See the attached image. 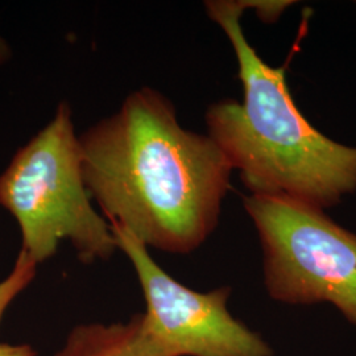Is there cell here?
<instances>
[{"label": "cell", "instance_id": "obj_3", "mask_svg": "<svg viewBox=\"0 0 356 356\" xmlns=\"http://www.w3.org/2000/svg\"><path fill=\"white\" fill-rule=\"evenodd\" d=\"M0 206L17 222L22 251L38 266L63 242H70L86 264L108 260L118 250L108 220L92 206L67 102L0 175Z\"/></svg>", "mask_w": 356, "mask_h": 356}, {"label": "cell", "instance_id": "obj_7", "mask_svg": "<svg viewBox=\"0 0 356 356\" xmlns=\"http://www.w3.org/2000/svg\"><path fill=\"white\" fill-rule=\"evenodd\" d=\"M36 273L38 264L24 251H20L10 275L0 281V321L13 300L36 277Z\"/></svg>", "mask_w": 356, "mask_h": 356}, {"label": "cell", "instance_id": "obj_4", "mask_svg": "<svg viewBox=\"0 0 356 356\" xmlns=\"http://www.w3.org/2000/svg\"><path fill=\"white\" fill-rule=\"evenodd\" d=\"M243 201L259 234L269 297L330 304L356 327V234L288 198L251 194Z\"/></svg>", "mask_w": 356, "mask_h": 356}, {"label": "cell", "instance_id": "obj_1", "mask_svg": "<svg viewBox=\"0 0 356 356\" xmlns=\"http://www.w3.org/2000/svg\"><path fill=\"white\" fill-rule=\"evenodd\" d=\"M79 145L92 201L148 250L191 254L216 229L234 169L209 135L179 124L160 91H132Z\"/></svg>", "mask_w": 356, "mask_h": 356}, {"label": "cell", "instance_id": "obj_8", "mask_svg": "<svg viewBox=\"0 0 356 356\" xmlns=\"http://www.w3.org/2000/svg\"><path fill=\"white\" fill-rule=\"evenodd\" d=\"M29 344L0 343V356H36Z\"/></svg>", "mask_w": 356, "mask_h": 356}, {"label": "cell", "instance_id": "obj_9", "mask_svg": "<svg viewBox=\"0 0 356 356\" xmlns=\"http://www.w3.org/2000/svg\"><path fill=\"white\" fill-rule=\"evenodd\" d=\"M10 57H11V49L6 42V40L0 36V65L7 63Z\"/></svg>", "mask_w": 356, "mask_h": 356}, {"label": "cell", "instance_id": "obj_5", "mask_svg": "<svg viewBox=\"0 0 356 356\" xmlns=\"http://www.w3.org/2000/svg\"><path fill=\"white\" fill-rule=\"evenodd\" d=\"M118 250L127 256L145 300V327L165 356H273L267 341L235 318L229 286L198 292L170 275L149 250L120 226L110 223Z\"/></svg>", "mask_w": 356, "mask_h": 356}, {"label": "cell", "instance_id": "obj_2", "mask_svg": "<svg viewBox=\"0 0 356 356\" xmlns=\"http://www.w3.org/2000/svg\"><path fill=\"white\" fill-rule=\"evenodd\" d=\"M209 17L235 51L243 102L223 99L206 111L209 136L239 170L247 189L317 209L356 191V147L331 140L297 108L285 67H272L247 41L244 0L206 1Z\"/></svg>", "mask_w": 356, "mask_h": 356}, {"label": "cell", "instance_id": "obj_6", "mask_svg": "<svg viewBox=\"0 0 356 356\" xmlns=\"http://www.w3.org/2000/svg\"><path fill=\"white\" fill-rule=\"evenodd\" d=\"M54 356H165L145 327L143 313L127 322L83 323Z\"/></svg>", "mask_w": 356, "mask_h": 356}]
</instances>
